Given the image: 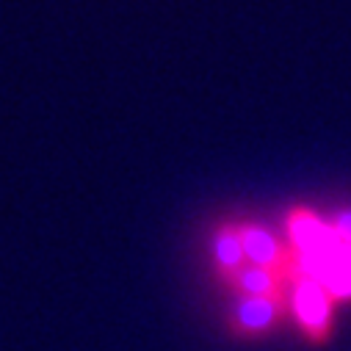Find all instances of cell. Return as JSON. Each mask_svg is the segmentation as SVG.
I'll return each instance as SVG.
<instances>
[{
  "label": "cell",
  "instance_id": "cell-1",
  "mask_svg": "<svg viewBox=\"0 0 351 351\" xmlns=\"http://www.w3.org/2000/svg\"><path fill=\"white\" fill-rule=\"evenodd\" d=\"M241 243H243V254L252 260V266L274 271L277 277L291 274L293 269V252L263 224H235Z\"/></svg>",
  "mask_w": 351,
  "mask_h": 351
},
{
  "label": "cell",
  "instance_id": "cell-2",
  "mask_svg": "<svg viewBox=\"0 0 351 351\" xmlns=\"http://www.w3.org/2000/svg\"><path fill=\"white\" fill-rule=\"evenodd\" d=\"M293 310L307 332L310 340L321 343L329 335V321H332V296L313 280H296L293 288Z\"/></svg>",
  "mask_w": 351,
  "mask_h": 351
},
{
  "label": "cell",
  "instance_id": "cell-3",
  "mask_svg": "<svg viewBox=\"0 0 351 351\" xmlns=\"http://www.w3.org/2000/svg\"><path fill=\"white\" fill-rule=\"evenodd\" d=\"M282 318V296H238L232 329L238 335H266Z\"/></svg>",
  "mask_w": 351,
  "mask_h": 351
},
{
  "label": "cell",
  "instance_id": "cell-4",
  "mask_svg": "<svg viewBox=\"0 0 351 351\" xmlns=\"http://www.w3.org/2000/svg\"><path fill=\"white\" fill-rule=\"evenodd\" d=\"M243 243L238 235V227L224 224L216 230L213 238V263H216V271L221 280H230L232 274H238L243 269Z\"/></svg>",
  "mask_w": 351,
  "mask_h": 351
},
{
  "label": "cell",
  "instance_id": "cell-5",
  "mask_svg": "<svg viewBox=\"0 0 351 351\" xmlns=\"http://www.w3.org/2000/svg\"><path fill=\"white\" fill-rule=\"evenodd\" d=\"M227 282L238 296H282V277L257 266H243Z\"/></svg>",
  "mask_w": 351,
  "mask_h": 351
},
{
  "label": "cell",
  "instance_id": "cell-6",
  "mask_svg": "<svg viewBox=\"0 0 351 351\" xmlns=\"http://www.w3.org/2000/svg\"><path fill=\"white\" fill-rule=\"evenodd\" d=\"M332 227H335V232H337L346 243H351V210H340V213L332 219Z\"/></svg>",
  "mask_w": 351,
  "mask_h": 351
}]
</instances>
